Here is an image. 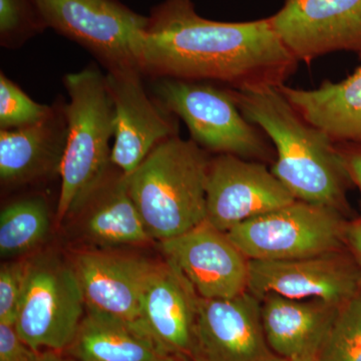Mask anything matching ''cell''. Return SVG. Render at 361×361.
Here are the masks:
<instances>
[{"mask_svg": "<svg viewBox=\"0 0 361 361\" xmlns=\"http://www.w3.org/2000/svg\"><path fill=\"white\" fill-rule=\"evenodd\" d=\"M228 90L242 115L272 142L276 159L271 171L297 200L343 213L353 180L329 135L308 123L279 87L256 92Z\"/></svg>", "mask_w": 361, "mask_h": 361, "instance_id": "obj_2", "label": "cell"}, {"mask_svg": "<svg viewBox=\"0 0 361 361\" xmlns=\"http://www.w3.org/2000/svg\"><path fill=\"white\" fill-rule=\"evenodd\" d=\"M316 361H361V296L342 306Z\"/></svg>", "mask_w": 361, "mask_h": 361, "instance_id": "obj_23", "label": "cell"}, {"mask_svg": "<svg viewBox=\"0 0 361 361\" xmlns=\"http://www.w3.org/2000/svg\"><path fill=\"white\" fill-rule=\"evenodd\" d=\"M346 245L361 268V219L349 223L346 232Z\"/></svg>", "mask_w": 361, "mask_h": 361, "instance_id": "obj_29", "label": "cell"}, {"mask_svg": "<svg viewBox=\"0 0 361 361\" xmlns=\"http://www.w3.org/2000/svg\"><path fill=\"white\" fill-rule=\"evenodd\" d=\"M200 298L184 273L165 259L145 286L137 322L166 353L193 360Z\"/></svg>", "mask_w": 361, "mask_h": 361, "instance_id": "obj_15", "label": "cell"}, {"mask_svg": "<svg viewBox=\"0 0 361 361\" xmlns=\"http://www.w3.org/2000/svg\"><path fill=\"white\" fill-rule=\"evenodd\" d=\"M142 75L135 68L106 73L115 109L111 163L125 175L134 172L161 142L179 135L177 116L149 96Z\"/></svg>", "mask_w": 361, "mask_h": 361, "instance_id": "obj_11", "label": "cell"}, {"mask_svg": "<svg viewBox=\"0 0 361 361\" xmlns=\"http://www.w3.org/2000/svg\"><path fill=\"white\" fill-rule=\"evenodd\" d=\"M159 247L201 298H232L248 291L250 259L228 233L206 221L180 236L159 242Z\"/></svg>", "mask_w": 361, "mask_h": 361, "instance_id": "obj_13", "label": "cell"}, {"mask_svg": "<svg viewBox=\"0 0 361 361\" xmlns=\"http://www.w3.org/2000/svg\"><path fill=\"white\" fill-rule=\"evenodd\" d=\"M155 99L187 126L191 140L205 151L246 160H274L273 145L242 115L230 90L205 82L155 78Z\"/></svg>", "mask_w": 361, "mask_h": 361, "instance_id": "obj_5", "label": "cell"}, {"mask_svg": "<svg viewBox=\"0 0 361 361\" xmlns=\"http://www.w3.org/2000/svg\"><path fill=\"white\" fill-rule=\"evenodd\" d=\"M279 361H290V360H282V358H281V360H280Z\"/></svg>", "mask_w": 361, "mask_h": 361, "instance_id": "obj_32", "label": "cell"}, {"mask_svg": "<svg viewBox=\"0 0 361 361\" xmlns=\"http://www.w3.org/2000/svg\"><path fill=\"white\" fill-rule=\"evenodd\" d=\"M87 308L139 322L145 286L157 263L110 251H82L71 260Z\"/></svg>", "mask_w": 361, "mask_h": 361, "instance_id": "obj_16", "label": "cell"}, {"mask_svg": "<svg viewBox=\"0 0 361 361\" xmlns=\"http://www.w3.org/2000/svg\"><path fill=\"white\" fill-rule=\"evenodd\" d=\"M68 135L59 177L56 218L68 219L78 204L111 168L115 137V109L106 78L97 66L63 78Z\"/></svg>", "mask_w": 361, "mask_h": 361, "instance_id": "obj_4", "label": "cell"}, {"mask_svg": "<svg viewBox=\"0 0 361 361\" xmlns=\"http://www.w3.org/2000/svg\"><path fill=\"white\" fill-rule=\"evenodd\" d=\"M82 236L103 248L142 246L154 241L142 219L120 169L111 165L103 179L78 204Z\"/></svg>", "mask_w": 361, "mask_h": 361, "instance_id": "obj_19", "label": "cell"}, {"mask_svg": "<svg viewBox=\"0 0 361 361\" xmlns=\"http://www.w3.org/2000/svg\"><path fill=\"white\" fill-rule=\"evenodd\" d=\"M68 122L66 103L39 123L20 129L0 130V180L6 187L23 186L59 176L65 154Z\"/></svg>", "mask_w": 361, "mask_h": 361, "instance_id": "obj_17", "label": "cell"}, {"mask_svg": "<svg viewBox=\"0 0 361 361\" xmlns=\"http://www.w3.org/2000/svg\"><path fill=\"white\" fill-rule=\"evenodd\" d=\"M142 37V75L214 82L256 92L280 87L299 61L270 18L224 23L202 18L192 0H164L149 11Z\"/></svg>", "mask_w": 361, "mask_h": 361, "instance_id": "obj_1", "label": "cell"}, {"mask_svg": "<svg viewBox=\"0 0 361 361\" xmlns=\"http://www.w3.org/2000/svg\"><path fill=\"white\" fill-rule=\"evenodd\" d=\"M30 258L7 261L0 268V322L14 324L27 279Z\"/></svg>", "mask_w": 361, "mask_h": 361, "instance_id": "obj_26", "label": "cell"}, {"mask_svg": "<svg viewBox=\"0 0 361 361\" xmlns=\"http://www.w3.org/2000/svg\"><path fill=\"white\" fill-rule=\"evenodd\" d=\"M164 361H195L186 356L169 355Z\"/></svg>", "mask_w": 361, "mask_h": 361, "instance_id": "obj_31", "label": "cell"}, {"mask_svg": "<svg viewBox=\"0 0 361 361\" xmlns=\"http://www.w3.org/2000/svg\"><path fill=\"white\" fill-rule=\"evenodd\" d=\"M209 163L205 149L176 135L126 175L130 197L154 241L175 238L205 222Z\"/></svg>", "mask_w": 361, "mask_h": 361, "instance_id": "obj_3", "label": "cell"}, {"mask_svg": "<svg viewBox=\"0 0 361 361\" xmlns=\"http://www.w3.org/2000/svg\"><path fill=\"white\" fill-rule=\"evenodd\" d=\"M35 1L47 28L87 49L106 71H141L148 16L135 13L120 0Z\"/></svg>", "mask_w": 361, "mask_h": 361, "instance_id": "obj_7", "label": "cell"}, {"mask_svg": "<svg viewBox=\"0 0 361 361\" xmlns=\"http://www.w3.org/2000/svg\"><path fill=\"white\" fill-rule=\"evenodd\" d=\"M47 30L35 0H0V44L18 49Z\"/></svg>", "mask_w": 361, "mask_h": 361, "instance_id": "obj_24", "label": "cell"}, {"mask_svg": "<svg viewBox=\"0 0 361 361\" xmlns=\"http://www.w3.org/2000/svg\"><path fill=\"white\" fill-rule=\"evenodd\" d=\"M65 353L75 361H164L170 355L139 322L87 307Z\"/></svg>", "mask_w": 361, "mask_h": 361, "instance_id": "obj_20", "label": "cell"}, {"mask_svg": "<svg viewBox=\"0 0 361 361\" xmlns=\"http://www.w3.org/2000/svg\"><path fill=\"white\" fill-rule=\"evenodd\" d=\"M271 25L298 61L361 51V0H285Z\"/></svg>", "mask_w": 361, "mask_h": 361, "instance_id": "obj_12", "label": "cell"}, {"mask_svg": "<svg viewBox=\"0 0 361 361\" xmlns=\"http://www.w3.org/2000/svg\"><path fill=\"white\" fill-rule=\"evenodd\" d=\"M39 353L21 338L14 324L0 322V361H37Z\"/></svg>", "mask_w": 361, "mask_h": 361, "instance_id": "obj_27", "label": "cell"}, {"mask_svg": "<svg viewBox=\"0 0 361 361\" xmlns=\"http://www.w3.org/2000/svg\"><path fill=\"white\" fill-rule=\"evenodd\" d=\"M37 361H75L73 358L63 353H54V351H44L40 353Z\"/></svg>", "mask_w": 361, "mask_h": 361, "instance_id": "obj_30", "label": "cell"}, {"mask_svg": "<svg viewBox=\"0 0 361 361\" xmlns=\"http://www.w3.org/2000/svg\"><path fill=\"white\" fill-rule=\"evenodd\" d=\"M358 54L361 59V51ZM279 90L308 123L334 142H361V66L341 82L324 80L314 90L284 85Z\"/></svg>", "mask_w": 361, "mask_h": 361, "instance_id": "obj_21", "label": "cell"}, {"mask_svg": "<svg viewBox=\"0 0 361 361\" xmlns=\"http://www.w3.org/2000/svg\"><path fill=\"white\" fill-rule=\"evenodd\" d=\"M52 106L37 103L13 80L0 73V130L20 129L39 123Z\"/></svg>", "mask_w": 361, "mask_h": 361, "instance_id": "obj_25", "label": "cell"}, {"mask_svg": "<svg viewBox=\"0 0 361 361\" xmlns=\"http://www.w3.org/2000/svg\"><path fill=\"white\" fill-rule=\"evenodd\" d=\"M348 224L336 208L296 200L228 235L250 260H293L346 248Z\"/></svg>", "mask_w": 361, "mask_h": 361, "instance_id": "obj_8", "label": "cell"}, {"mask_svg": "<svg viewBox=\"0 0 361 361\" xmlns=\"http://www.w3.org/2000/svg\"><path fill=\"white\" fill-rule=\"evenodd\" d=\"M342 306L268 294L261 299L266 341L278 357L316 361Z\"/></svg>", "mask_w": 361, "mask_h": 361, "instance_id": "obj_18", "label": "cell"}, {"mask_svg": "<svg viewBox=\"0 0 361 361\" xmlns=\"http://www.w3.org/2000/svg\"><path fill=\"white\" fill-rule=\"evenodd\" d=\"M84 294L71 261L47 252L30 258L16 326L37 353H65L85 314Z\"/></svg>", "mask_w": 361, "mask_h": 361, "instance_id": "obj_6", "label": "cell"}, {"mask_svg": "<svg viewBox=\"0 0 361 361\" xmlns=\"http://www.w3.org/2000/svg\"><path fill=\"white\" fill-rule=\"evenodd\" d=\"M51 227L44 197H26L13 202L0 214V255L16 258L37 250Z\"/></svg>", "mask_w": 361, "mask_h": 361, "instance_id": "obj_22", "label": "cell"}, {"mask_svg": "<svg viewBox=\"0 0 361 361\" xmlns=\"http://www.w3.org/2000/svg\"><path fill=\"white\" fill-rule=\"evenodd\" d=\"M336 146L353 184L357 186L361 193V142H336Z\"/></svg>", "mask_w": 361, "mask_h": 361, "instance_id": "obj_28", "label": "cell"}, {"mask_svg": "<svg viewBox=\"0 0 361 361\" xmlns=\"http://www.w3.org/2000/svg\"><path fill=\"white\" fill-rule=\"evenodd\" d=\"M296 200L264 163L228 154L210 159L205 221L220 231L228 233Z\"/></svg>", "mask_w": 361, "mask_h": 361, "instance_id": "obj_10", "label": "cell"}, {"mask_svg": "<svg viewBox=\"0 0 361 361\" xmlns=\"http://www.w3.org/2000/svg\"><path fill=\"white\" fill-rule=\"evenodd\" d=\"M248 291L343 306L361 296V268L346 248L293 260H250Z\"/></svg>", "mask_w": 361, "mask_h": 361, "instance_id": "obj_9", "label": "cell"}, {"mask_svg": "<svg viewBox=\"0 0 361 361\" xmlns=\"http://www.w3.org/2000/svg\"><path fill=\"white\" fill-rule=\"evenodd\" d=\"M280 360L266 341L258 297L245 291L232 298H200L193 360Z\"/></svg>", "mask_w": 361, "mask_h": 361, "instance_id": "obj_14", "label": "cell"}]
</instances>
